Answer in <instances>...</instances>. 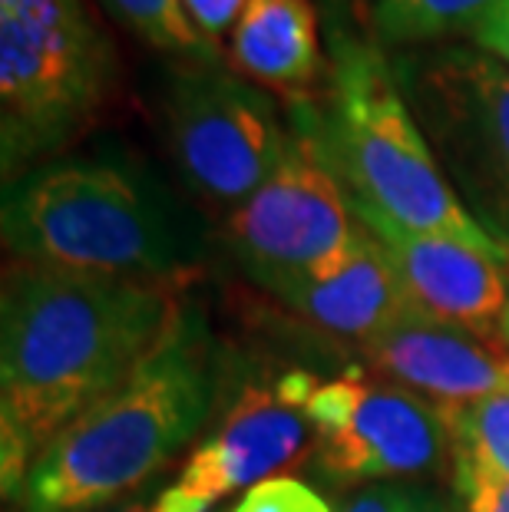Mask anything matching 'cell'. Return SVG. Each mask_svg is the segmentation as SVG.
Listing matches in <instances>:
<instances>
[{
	"label": "cell",
	"instance_id": "6da1fadb",
	"mask_svg": "<svg viewBox=\"0 0 509 512\" xmlns=\"http://www.w3.org/2000/svg\"><path fill=\"white\" fill-rule=\"evenodd\" d=\"M182 285L7 261L0 291V486L119 387L166 334Z\"/></svg>",
	"mask_w": 509,
	"mask_h": 512
},
{
	"label": "cell",
	"instance_id": "7a4b0ae2",
	"mask_svg": "<svg viewBox=\"0 0 509 512\" xmlns=\"http://www.w3.org/2000/svg\"><path fill=\"white\" fill-rule=\"evenodd\" d=\"M222 370L209 314L182 298L143 364L37 456L14 512H103L149 489L212 417Z\"/></svg>",
	"mask_w": 509,
	"mask_h": 512
},
{
	"label": "cell",
	"instance_id": "3957f363",
	"mask_svg": "<svg viewBox=\"0 0 509 512\" xmlns=\"http://www.w3.org/2000/svg\"><path fill=\"white\" fill-rule=\"evenodd\" d=\"M10 261L186 285L202 268L196 222L159 185L113 159H53L4 185Z\"/></svg>",
	"mask_w": 509,
	"mask_h": 512
},
{
	"label": "cell",
	"instance_id": "277c9868",
	"mask_svg": "<svg viewBox=\"0 0 509 512\" xmlns=\"http://www.w3.org/2000/svg\"><path fill=\"white\" fill-rule=\"evenodd\" d=\"M295 116L318 139L324 162L354 205L381 212L410 232L457 238L509 265V255L473 222L443 176L391 57L374 40H338L328 96L298 103Z\"/></svg>",
	"mask_w": 509,
	"mask_h": 512
},
{
	"label": "cell",
	"instance_id": "5b68a950",
	"mask_svg": "<svg viewBox=\"0 0 509 512\" xmlns=\"http://www.w3.org/2000/svg\"><path fill=\"white\" fill-rule=\"evenodd\" d=\"M116 83V43L90 0H0L4 185L47 166L83 136Z\"/></svg>",
	"mask_w": 509,
	"mask_h": 512
},
{
	"label": "cell",
	"instance_id": "8992f818",
	"mask_svg": "<svg viewBox=\"0 0 509 512\" xmlns=\"http://www.w3.org/2000/svg\"><path fill=\"white\" fill-rule=\"evenodd\" d=\"M391 63L463 209L509 255V67L473 43L404 50Z\"/></svg>",
	"mask_w": 509,
	"mask_h": 512
},
{
	"label": "cell",
	"instance_id": "52a82bcc",
	"mask_svg": "<svg viewBox=\"0 0 509 512\" xmlns=\"http://www.w3.org/2000/svg\"><path fill=\"white\" fill-rule=\"evenodd\" d=\"M162 129L179 176L219 212H235L255 195L288 149L275 100L225 60L172 63Z\"/></svg>",
	"mask_w": 509,
	"mask_h": 512
},
{
	"label": "cell",
	"instance_id": "ba28073f",
	"mask_svg": "<svg viewBox=\"0 0 509 512\" xmlns=\"http://www.w3.org/2000/svg\"><path fill=\"white\" fill-rule=\"evenodd\" d=\"M361 232L364 225L357 222L348 189L298 116H291L288 149L275 172L225 215L232 255L268 294L321 275L351 252Z\"/></svg>",
	"mask_w": 509,
	"mask_h": 512
},
{
	"label": "cell",
	"instance_id": "9c48e42d",
	"mask_svg": "<svg viewBox=\"0 0 509 512\" xmlns=\"http://www.w3.org/2000/svg\"><path fill=\"white\" fill-rule=\"evenodd\" d=\"M311 470L354 489L450 473V410L397 384L341 377L308 397Z\"/></svg>",
	"mask_w": 509,
	"mask_h": 512
},
{
	"label": "cell",
	"instance_id": "30bf717a",
	"mask_svg": "<svg viewBox=\"0 0 509 512\" xmlns=\"http://www.w3.org/2000/svg\"><path fill=\"white\" fill-rule=\"evenodd\" d=\"M314 387L318 384L305 370H291L268 384H248L225 410L222 427L192 450L172 486L215 506L222 496L272 479L314 437L308 420Z\"/></svg>",
	"mask_w": 509,
	"mask_h": 512
},
{
	"label": "cell",
	"instance_id": "8fae6325",
	"mask_svg": "<svg viewBox=\"0 0 509 512\" xmlns=\"http://www.w3.org/2000/svg\"><path fill=\"white\" fill-rule=\"evenodd\" d=\"M354 215L384 248L410 311L483 334L500 328L509 301V265L500 258L447 235L410 232L364 205Z\"/></svg>",
	"mask_w": 509,
	"mask_h": 512
},
{
	"label": "cell",
	"instance_id": "7c38bea8",
	"mask_svg": "<svg viewBox=\"0 0 509 512\" xmlns=\"http://www.w3.org/2000/svg\"><path fill=\"white\" fill-rule=\"evenodd\" d=\"M357 344L364 364L387 377V384L414 390L447 410L509 390V347L503 337L407 311Z\"/></svg>",
	"mask_w": 509,
	"mask_h": 512
},
{
	"label": "cell",
	"instance_id": "4fadbf2b",
	"mask_svg": "<svg viewBox=\"0 0 509 512\" xmlns=\"http://www.w3.org/2000/svg\"><path fill=\"white\" fill-rule=\"evenodd\" d=\"M275 298L318 328L357 337V341L377 334L410 311L391 261L367 228L351 245V252L331 268L278 288Z\"/></svg>",
	"mask_w": 509,
	"mask_h": 512
},
{
	"label": "cell",
	"instance_id": "5bb4252c",
	"mask_svg": "<svg viewBox=\"0 0 509 512\" xmlns=\"http://www.w3.org/2000/svg\"><path fill=\"white\" fill-rule=\"evenodd\" d=\"M229 67L262 90H314L331 70L311 0H248L229 34Z\"/></svg>",
	"mask_w": 509,
	"mask_h": 512
},
{
	"label": "cell",
	"instance_id": "9a60e30c",
	"mask_svg": "<svg viewBox=\"0 0 509 512\" xmlns=\"http://www.w3.org/2000/svg\"><path fill=\"white\" fill-rule=\"evenodd\" d=\"M453 496L476 486L509 483V390L450 410Z\"/></svg>",
	"mask_w": 509,
	"mask_h": 512
},
{
	"label": "cell",
	"instance_id": "2e32d148",
	"mask_svg": "<svg viewBox=\"0 0 509 512\" xmlns=\"http://www.w3.org/2000/svg\"><path fill=\"white\" fill-rule=\"evenodd\" d=\"M503 0H374L367 7V34L381 50L440 47L443 40L470 37L476 20Z\"/></svg>",
	"mask_w": 509,
	"mask_h": 512
},
{
	"label": "cell",
	"instance_id": "e0dca14e",
	"mask_svg": "<svg viewBox=\"0 0 509 512\" xmlns=\"http://www.w3.org/2000/svg\"><path fill=\"white\" fill-rule=\"evenodd\" d=\"M116 27L176 60H225V47L192 24L182 0H96Z\"/></svg>",
	"mask_w": 509,
	"mask_h": 512
},
{
	"label": "cell",
	"instance_id": "ac0fdd59",
	"mask_svg": "<svg viewBox=\"0 0 509 512\" xmlns=\"http://www.w3.org/2000/svg\"><path fill=\"white\" fill-rule=\"evenodd\" d=\"M338 512H463L453 493H440L430 483L407 479V483H371L344 489Z\"/></svg>",
	"mask_w": 509,
	"mask_h": 512
},
{
	"label": "cell",
	"instance_id": "d6986e66",
	"mask_svg": "<svg viewBox=\"0 0 509 512\" xmlns=\"http://www.w3.org/2000/svg\"><path fill=\"white\" fill-rule=\"evenodd\" d=\"M232 512H338L318 489L305 486L301 479L272 476L245 489Z\"/></svg>",
	"mask_w": 509,
	"mask_h": 512
},
{
	"label": "cell",
	"instance_id": "ffe728a7",
	"mask_svg": "<svg viewBox=\"0 0 509 512\" xmlns=\"http://www.w3.org/2000/svg\"><path fill=\"white\" fill-rule=\"evenodd\" d=\"M182 4H186V14L192 17V24H196L212 43L222 47V37L232 34L235 20L248 0H182Z\"/></svg>",
	"mask_w": 509,
	"mask_h": 512
},
{
	"label": "cell",
	"instance_id": "44dd1931",
	"mask_svg": "<svg viewBox=\"0 0 509 512\" xmlns=\"http://www.w3.org/2000/svg\"><path fill=\"white\" fill-rule=\"evenodd\" d=\"M470 43L509 67V0L496 4L490 14L476 20V27L470 30Z\"/></svg>",
	"mask_w": 509,
	"mask_h": 512
},
{
	"label": "cell",
	"instance_id": "7402d4cb",
	"mask_svg": "<svg viewBox=\"0 0 509 512\" xmlns=\"http://www.w3.org/2000/svg\"><path fill=\"white\" fill-rule=\"evenodd\" d=\"M457 499H460L463 512H509V483L476 486Z\"/></svg>",
	"mask_w": 509,
	"mask_h": 512
},
{
	"label": "cell",
	"instance_id": "603a6c76",
	"mask_svg": "<svg viewBox=\"0 0 509 512\" xmlns=\"http://www.w3.org/2000/svg\"><path fill=\"white\" fill-rule=\"evenodd\" d=\"M153 512H212V506L202 503V499H196V496L182 493L179 486H169L166 493L156 496Z\"/></svg>",
	"mask_w": 509,
	"mask_h": 512
},
{
	"label": "cell",
	"instance_id": "cb8c5ba5",
	"mask_svg": "<svg viewBox=\"0 0 509 512\" xmlns=\"http://www.w3.org/2000/svg\"><path fill=\"white\" fill-rule=\"evenodd\" d=\"M153 506H156V499L149 496V489H143V493L129 496V499H123V503H116L103 512H153Z\"/></svg>",
	"mask_w": 509,
	"mask_h": 512
},
{
	"label": "cell",
	"instance_id": "d4e9b609",
	"mask_svg": "<svg viewBox=\"0 0 509 512\" xmlns=\"http://www.w3.org/2000/svg\"><path fill=\"white\" fill-rule=\"evenodd\" d=\"M496 331H500V337H503L506 347H509V301H506V308L500 314V328H496Z\"/></svg>",
	"mask_w": 509,
	"mask_h": 512
}]
</instances>
